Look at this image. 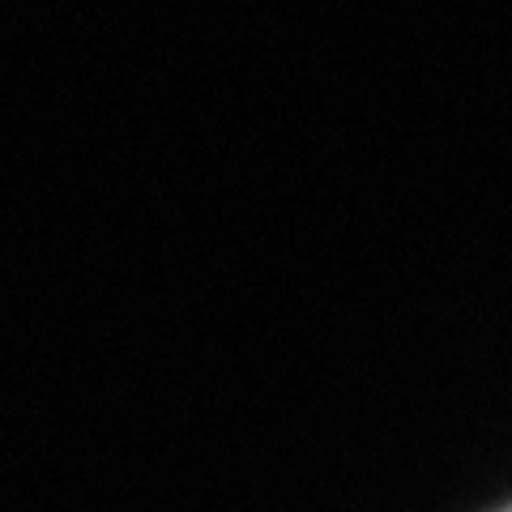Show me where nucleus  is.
Returning a JSON list of instances; mask_svg holds the SVG:
<instances>
[{
  "instance_id": "1",
  "label": "nucleus",
  "mask_w": 512,
  "mask_h": 512,
  "mask_svg": "<svg viewBox=\"0 0 512 512\" xmlns=\"http://www.w3.org/2000/svg\"><path fill=\"white\" fill-rule=\"evenodd\" d=\"M500 512H512V504H508V508H500Z\"/></svg>"
}]
</instances>
